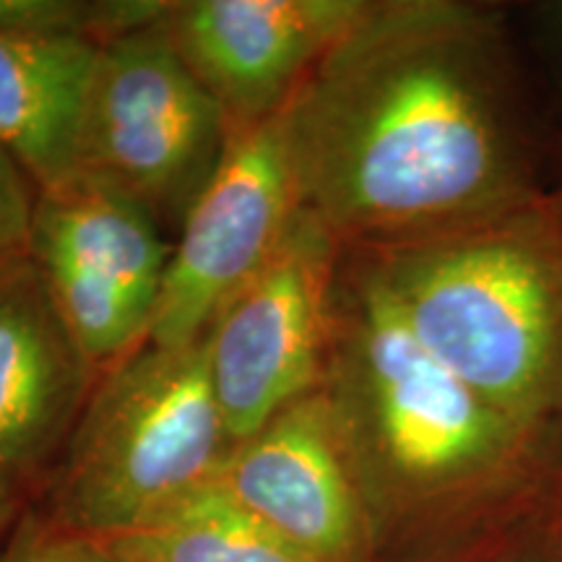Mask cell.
Masks as SVG:
<instances>
[{
  "instance_id": "cell-1",
  "label": "cell",
  "mask_w": 562,
  "mask_h": 562,
  "mask_svg": "<svg viewBox=\"0 0 562 562\" xmlns=\"http://www.w3.org/2000/svg\"><path fill=\"white\" fill-rule=\"evenodd\" d=\"M284 123L300 209L344 250L476 229L513 188L490 32L456 3H368Z\"/></svg>"
},
{
  "instance_id": "cell-10",
  "label": "cell",
  "mask_w": 562,
  "mask_h": 562,
  "mask_svg": "<svg viewBox=\"0 0 562 562\" xmlns=\"http://www.w3.org/2000/svg\"><path fill=\"white\" fill-rule=\"evenodd\" d=\"M214 484L318 560H362L368 516L321 389L229 446Z\"/></svg>"
},
{
  "instance_id": "cell-13",
  "label": "cell",
  "mask_w": 562,
  "mask_h": 562,
  "mask_svg": "<svg viewBox=\"0 0 562 562\" xmlns=\"http://www.w3.org/2000/svg\"><path fill=\"white\" fill-rule=\"evenodd\" d=\"M91 544L123 562H323L214 482L151 521Z\"/></svg>"
},
{
  "instance_id": "cell-14",
  "label": "cell",
  "mask_w": 562,
  "mask_h": 562,
  "mask_svg": "<svg viewBox=\"0 0 562 562\" xmlns=\"http://www.w3.org/2000/svg\"><path fill=\"white\" fill-rule=\"evenodd\" d=\"M40 188L24 165L0 144V277L32 261Z\"/></svg>"
},
{
  "instance_id": "cell-5",
  "label": "cell",
  "mask_w": 562,
  "mask_h": 562,
  "mask_svg": "<svg viewBox=\"0 0 562 562\" xmlns=\"http://www.w3.org/2000/svg\"><path fill=\"white\" fill-rule=\"evenodd\" d=\"M161 19L97 50L76 131L74 175L123 193L161 229L180 232L220 170L229 131Z\"/></svg>"
},
{
  "instance_id": "cell-15",
  "label": "cell",
  "mask_w": 562,
  "mask_h": 562,
  "mask_svg": "<svg viewBox=\"0 0 562 562\" xmlns=\"http://www.w3.org/2000/svg\"><path fill=\"white\" fill-rule=\"evenodd\" d=\"M0 562H97V552L89 539L63 531L32 503L0 544Z\"/></svg>"
},
{
  "instance_id": "cell-12",
  "label": "cell",
  "mask_w": 562,
  "mask_h": 562,
  "mask_svg": "<svg viewBox=\"0 0 562 562\" xmlns=\"http://www.w3.org/2000/svg\"><path fill=\"white\" fill-rule=\"evenodd\" d=\"M100 47L0 26V144L40 191L74 178L83 91Z\"/></svg>"
},
{
  "instance_id": "cell-6",
  "label": "cell",
  "mask_w": 562,
  "mask_h": 562,
  "mask_svg": "<svg viewBox=\"0 0 562 562\" xmlns=\"http://www.w3.org/2000/svg\"><path fill=\"white\" fill-rule=\"evenodd\" d=\"M341 252L331 232L300 211L269 261L211 321L203 344L232 446L321 389Z\"/></svg>"
},
{
  "instance_id": "cell-2",
  "label": "cell",
  "mask_w": 562,
  "mask_h": 562,
  "mask_svg": "<svg viewBox=\"0 0 562 562\" xmlns=\"http://www.w3.org/2000/svg\"><path fill=\"white\" fill-rule=\"evenodd\" d=\"M321 393L362 505L459 487L501 456L513 427L422 347L360 250L341 252Z\"/></svg>"
},
{
  "instance_id": "cell-9",
  "label": "cell",
  "mask_w": 562,
  "mask_h": 562,
  "mask_svg": "<svg viewBox=\"0 0 562 562\" xmlns=\"http://www.w3.org/2000/svg\"><path fill=\"white\" fill-rule=\"evenodd\" d=\"M364 9L362 0H167L161 21L237 136L284 112Z\"/></svg>"
},
{
  "instance_id": "cell-3",
  "label": "cell",
  "mask_w": 562,
  "mask_h": 562,
  "mask_svg": "<svg viewBox=\"0 0 562 562\" xmlns=\"http://www.w3.org/2000/svg\"><path fill=\"white\" fill-rule=\"evenodd\" d=\"M229 446L203 339L144 344L102 372L34 505L63 531L102 542L214 482Z\"/></svg>"
},
{
  "instance_id": "cell-17",
  "label": "cell",
  "mask_w": 562,
  "mask_h": 562,
  "mask_svg": "<svg viewBox=\"0 0 562 562\" xmlns=\"http://www.w3.org/2000/svg\"><path fill=\"white\" fill-rule=\"evenodd\" d=\"M94 552H97V562H123V560L112 558V554H108V552H102L97 544H94Z\"/></svg>"
},
{
  "instance_id": "cell-8",
  "label": "cell",
  "mask_w": 562,
  "mask_h": 562,
  "mask_svg": "<svg viewBox=\"0 0 562 562\" xmlns=\"http://www.w3.org/2000/svg\"><path fill=\"white\" fill-rule=\"evenodd\" d=\"M300 211L284 112L229 136L220 170L172 243L146 344H199L224 302L273 256Z\"/></svg>"
},
{
  "instance_id": "cell-4",
  "label": "cell",
  "mask_w": 562,
  "mask_h": 562,
  "mask_svg": "<svg viewBox=\"0 0 562 562\" xmlns=\"http://www.w3.org/2000/svg\"><path fill=\"white\" fill-rule=\"evenodd\" d=\"M360 252L435 360L510 425L537 409L558 364L560 297L529 248L476 227Z\"/></svg>"
},
{
  "instance_id": "cell-16",
  "label": "cell",
  "mask_w": 562,
  "mask_h": 562,
  "mask_svg": "<svg viewBox=\"0 0 562 562\" xmlns=\"http://www.w3.org/2000/svg\"><path fill=\"white\" fill-rule=\"evenodd\" d=\"M26 505H32L26 497H21L16 490H11L9 484L0 482V544L9 537L13 526L21 518V513L26 510Z\"/></svg>"
},
{
  "instance_id": "cell-7",
  "label": "cell",
  "mask_w": 562,
  "mask_h": 562,
  "mask_svg": "<svg viewBox=\"0 0 562 562\" xmlns=\"http://www.w3.org/2000/svg\"><path fill=\"white\" fill-rule=\"evenodd\" d=\"M170 258L149 211L102 182L40 191L32 263L100 375L149 339Z\"/></svg>"
},
{
  "instance_id": "cell-11",
  "label": "cell",
  "mask_w": 562,
  "mask_h": 562,
  "mask_svg": "<svg viewBox=\"0 0 562 562\" xmlns=\"http://www.w3.org/2000/svg\"><path fill=\"white\" fill-rule=\"evenodd\" d=\"M97 381L34 263L0 277V482L37 501Z\"/></svg>"
}]
</instances>
